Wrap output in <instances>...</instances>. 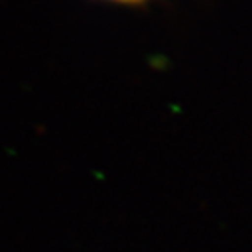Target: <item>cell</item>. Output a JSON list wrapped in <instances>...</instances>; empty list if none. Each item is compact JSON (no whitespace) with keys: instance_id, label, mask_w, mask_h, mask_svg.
Listing matches in <instances>:
<instances>
[{"instance_id":"6da1fadb","label":"cell","mask_w":252,"mask_h":252,"mask_svg":"<svg viewBox=\"0 0 252 252\" xmlns=\"http://www.w3.org/2000/svg\"><path fill=\"white\" fill-rule=\"evenodd\" d=\"M111 2H119V3H138L142 0H111Z\"/></svg>"}]
</instances>
